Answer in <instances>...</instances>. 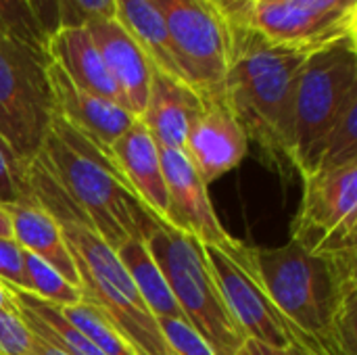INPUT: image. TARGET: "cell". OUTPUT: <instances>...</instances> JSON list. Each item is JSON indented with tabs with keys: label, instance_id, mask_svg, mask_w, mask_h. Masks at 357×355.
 Wrapping results in <instances>:
<instances>
[{
	"label": "cell",
	"instance_id": "13",
	"mask_svg": "<svg viewBox=\"0 0 357 355\" xmlns=\"http://www.w3.org/2000/svg\"><path fill=\"white\" fill-rule=\"evenodd\" d=\"M203 111L186 136L184 153L199 178L209 186L247 157L249 138L222 96L203 98Z\"/></svg>",
	"mask_w": 357,
	"mask_h": 355
},
{
	"label": "cell",
	"instance_id": "26",
	"mask_svg": "<svg viewBox=\"0 0 357 355\" xmlns=\"http://www.w3.org/2000/svg\"><path fill=\"white\" fill-rule=\"evenodd\" d=\"M59 27H84L96 19L115 17V0H54Z\"/></svg>",
	"mask_w": 357,
	"mask_h": 355
},
{
	"label": "cell",
	"instance_id": "36",
	"mask_svg": "<svg viewBox=\"0 0 357 355\" xmlns=\"http://www.w3.org/2000/svg\"><path fill=\"white\" fill-rule=\"evenodd\" d=\"M0 312H17V303L10 295V289L2 278H0Z\"/></svg>",
	"mask_w": 357,
	"mask_h": 355
},
{
	"label": "cell",
	"instance_id": "7",
	"mask_svg": "<svg viewBox=\"0 0 357 355\" xmlns=\"http://www.w3.org/2000/svg\"><path fill=\"white\" fill-rule=\"evenodd\" d=\"M357 94V40H343L312 52L295 86V172L318 169L324 140L345 103Z\"/></svg>",
	"mask_w": 357,
	"mask_h": 355
},
{
	"label": "cell",
	"instance_id": "25",
	"mask_svg": "<svg viewBox=\"0 0 357 355\" xmlns=\"http://www.w3.org/2000/svg\"><path fill=\"white\" fill-rule=\"evenodd\" d=\"M0 36L17 38L46 50V33L27 0H0Z\"/></svg>",
	"mask_w": 357,
	"mask_h": 355
},
{
	"label": "cell",
	"instance_id": "27",
	"mask_svg": "<svg viewBox=\"0 0 357 355\" xmlns=\"http://www.w3.org/2000/svg\"><path fill=\"white\" fill-rule=\"evenodd\" d=\"M161 335L174 355H215L201 335L186 322L176 318H157Z\"/></svg>",
	"mask_w": 357,
	"mask_h": 355
},
{
	"label": "cell",
	"instance_id": "5",
	"mask_svg": "<svg viewBox=\"0 0 357 355\" xmlns=\"http://www.w3.org/2000/svg\"><path fill=\"white\" fill-rule=\"evenodd\" d=\"M144 241L186 322L215 355H238L247 339L224 305L203 243L157 216Z\"/></svg>",
	"mask_w": 357,
	"mask_h": 355
},
{
	"label": "cell",
	"instance_id": "17",
	"mask_svg": "<svg viewBox=\"0 0 357 355\" xmlns=\"http://www.w3.org/2000/svg\"><path fill=\"white\" fill-rule=\"evenodd\" d=\"M109 157L136 199L151 213L167 220V186L163 178L159 144L138 117L113 142Z\"/></svg>",
	"mask_w": 357,
	"mask_h": 355
},
{
	"label": "cell",
	"instance_id": "37",
	"mask_svg": "<svg viewBox=\"0 0 357 355\" xmlns=\"http://www.w3.org/2000/svg\"><path fill=\"white\" fill-rule=\"evenodd\" d=\"M0 236H13V228H10V216L4 203H0Z\"/></svg>",
	"mask_w": 357,
	"mask_h": 355
},
{
	"label": "cell",
	"instance_id": "1",
	"mask_svg": "<svg viewBox=\"0 0 357 355\" xmlns=\"http://www.w3.org/2000/svg\"><path fill=\"white\" fill-rule=\"evenodd\" d=\"M234 253L289 322L295 343L318 355H357V249L314 255L295 243Z\"/></svg>",
	"mask_w": 357,
	"mask_h": 355
},
{
	"label": "cell",
	"instance_id": "11",
	"mask_svg": "<svg viewBox=\"0 0 357 355\" xmlns=\"http://www.w3.org/2000/svg\"><path fill=\"white\" fill-rule=\"evenodd\" d=\"M249 25L272 44L316 52L343 40H357V8L324 13L287 0H257Z\"/></svg>",
	"mask_w": 357,
	"mask_h": 355
},
{
	"label": "cell",
	"instance_id": "6",
	"mask_svg": "<svg viewBox=\"0 0 357 355\" xmlns=\"http://www.w3.org/2000/svg\"><path fill=\"white\" fill-rule=\"evenodd\" d=\"M48 52L0 36V140L27 167L44 149L56 115Z\"/></svg>",
	"mask_w": 357,
	"mask_h": 355
},
{
	"label": "cell",
	"instance_id": "4",
	"mask_svg": "<svg viewBox=\"0 0 357 355\" xmlns=\"http://www.w3.org/2000/svg\"><path fill=\"white\" fill-rule=\"evenodd\" d=\"M40 155L111 249L117 251L128 239L146 236L155 213L136 199L113 159L61 115H54Z\"/></svg>",
	"mask_w": 357,
	"mask_h": 355
},
{
	"label": "cell",
	"instance_id": "33",
	"mask_svg": "<svg viewBox=\"0 0 357 355\" xmlns=\"http://www.w3.org/2000/svg\"><path fill=\"white\" fill-rule=\"evenodd\" d=\"M287 2H293L297 6H305V8H312V10H324V13L357 8V0H287Z\"/></svg>",
	"mask_w": 357,
	"mask_h": 355
},
{
	"label": "cell",
	"instance_id": "21",
	"mask_svg": "<svg viewBox=\"0 0 357 355\" xmlns=\"http://www.w3.org/2000/svg\"><path fill=\"white\" fill-rule=\"evenodd\" d=\"M117 257L121 259L123 268L128 270L136 291L140 293L149 312L157 318H176L186 320L180 305L176 303L163 272L159 270L157 262L153 259L149 245L142 236L128 239L119 249Z\"/></svg>",
	"mask_w": 357,
	"mask_h": 355
},
{
	"label": "cell",
	"instance_id": "10",
	"mask_svg": "<svg viewBox=\"0 0 357 355\" xmlns=\"http://www.w3.org/2000/svg\"><path fill=\"white\" fill-rule=\"evenodd\" d=\"M236 247V245H234ZM213 245H203L211 276L224 299V305L245 339L287 349L295 343L289 322L268 299L251 270L234 253Z\"/></svg>",
	"mask_w": 357,
	"mask_h": 355
},
{
	"label": "cell",
	"instance_id": "8",
	"mask_svg": "<svg viewBox=\"0 0 357 355\" xmlns=\"http://www.w3.org/2000/svg\"><path fill=\"white\" fill-rule=\"evenodd\" d=\"M291 243L328 255L357 249V161L303 178V197Z\"/></svg>",
	"mask_w": 357,
	"mask_h": 355
},
{
	"label": "cell",
	"instance_id": "12",
	"mask_svg": "<svg viewBox=\"0 0 357 355\" xmlns=\"http://www.w3.org/2000/svg\"><path fill=\"white\" fill-rule=\"evenodd\" d=\"M163 178L167 186V224L195 236L203 245H213L224 251L236 241L220 224L207 195L205 182L180 149H161Z\"/></svg>",
	"mask_w": 357,
	"mask_h": 355
},
{
	"label": "cell",
	"instance_id": "24",
	"mask_svg": "<svg viewBox=\"0 0 357 355\" xmlns=\"http://www.w3.org/2000/svg\"><path fill=\"white\" fill-rule=\"evenodd\" d=\"M349 161H357V94L345 103L341 115L331 128L322 146L318 169H333Z\"/></svg>",
	"mask_w": 357,
	"mask_h": 355
},
{
	"label": "cell",
	"instance_id": "31",
	"mask_svg": "<svg viewBox=\"0 0 357 355\" xmlns=\"http://www.w3.org/2000/svg\"><path fill=\"white\" fill-rule=\"evenodd\" d=\"M228 27L234 25H249L251 10L257 0H203Z\"/></svg>",
	"mask_w": 357,
	"mask_h": 355
},
{
	"label": "cell",
	"instance_id": "19",
	"mask_svg": "<svg viewBox=\"0 0 357 355\" xmlns=\"http://www.w3.org/2000/svg\"><path fill=\"white\" fill-rule=\"evenodd\" d=\"M46 52L61 71L82 90L115 100L123 107V100L100 59V52L88 31V27H59L46 42Z\"/></svg>",
	"mask_w": 357,
	"mask_h": 355
},
{
	"label": "cell",
	"instance_id": "3",
	"mask_svg": "<svg viewBox=\"0 0 357 355\" xmlns=\"http://www.w3.org/2000/svg\"><path fill=\"white\" fill-rule=\"evenodd\" d=\"M27 192L54 218L73 259L84 301L102 314L138 355H174L117 251L61 188L42 155L25 167Z\"/></svg>",
	"mask_w": 357,
	"mask_h": 355
},
{
	"label": "cell",
	"instance_id": "38",
	"mask_svg": "<svg viewBox=\"0 0 357 355\" xmlns=\"http://www.w3.org/2000/svg\"><path fill=\"white\" fill-rule=\"evenodd\" d=\"M238 355H251V354H249V352H247V349H245V347H243V349H241V352H238Z\"/></svg>",
	"mask_w": 357,
	"mask_h": 355
},
{
	"label": "cell",
	"instance_id": "14",
	"mask_svg": "<svg viewBox=\"0 0 357 355\" xmlns=\"http://www.w3.org/2000/svg\"><path fill=\"white\" fill-rule=\"evenodd\" d=\"M48 77L54 94L56 115H61L79 134L109 155L113 142L132 126L136 117L119 103L77 88L54 61H48Z\"/></svg>",
	"mask_w": 357,
	"mask_h": 355
},
{
	"label": "cell",
	"instance_id": "15",
	"mask_svg": "<svg viewBox=\"0 0 357 355\" xmlns=\"http://www.w3.org/2000/svg\"><path fill=\"white\" fill-rule=\"evenodd\" d=\"M86 27L123 100V107L134 117H140L149 98L153 71L146 54L115 19H96Z\"/></svg>",
	"mask_w": 357,
	"mask_h": 355
},
{
	"label": "cell",
	"instance_id": "32",
	"mask_svg": "<svg viewBox=\"0 0 357 355\" xmlns=\"http://www.w3.org/2000/svg\"><path fill=\"white\" fill-rule=\"evenodd\" d=\"M31 10L36 13L42 31L46 33V38H50L56 29H59V17H56V4L54 0H27Z\"/></svg>",
	"mask_w": 357,
	"mask_h": 355
},
{
	"label": "cell",
	"instance_id": "30",
	"mask_svg": "<svg viewBox=\"0 0 357 355\" xmlns=\"http://www.w3.org/2000/svg\"><path fill=\"white\" fill-rule=\"evenodd\" d=\"M0 278L21 291H27L23 247L13 236H0Z\"/></svg>",
	"mask_w": 357,
	"mask_h": 355
},
{
	"label": "cell",
	"instance_id": "2",
	"mask_svg": "<svg viewBox=\"0 0 357 355\" xmlns=\"http://www.w3.org/2000/svg\"><path fill=\"white\" fill-rule=\"evenodd\" d=\"M312 52L278 46L253 25L228 27L222 100L282 178L295 172V86Z\"/></svg>",
	"mask_w": 357,
	"mask_h": 355
},
{
	"label": "cell",
	"instance_id": "18",
	"mask_svg": "<svg viewBox=\"0 0 357 355\" xmlns=\"http://www.w3.org/2000/svg\"><path fill=\"white\" fill-rule=\"evenodd\" d=\"M10 216L13 239L29 253L54 268L67 282L79 289V278L54 218L27 192L15 203L6 205Z\"/></svg>",
	"mask_w": 357,
	"mask_h": 355
},
{
	"label": "cell",
	"instance_id": "16",
	"mask_svg": "<svg viewBox=\"0 0 357 355\" xmlns=\"http://www.w3.org/2000/svg\"><path fill=\"white\" fill-rule=\"evenodd\" d=\"M203 105V96L184 80L153 69L149 98L138 119L161 149L184 151L186 136L201 115Z\"/></svg>",
	"mask_w": 357,
	"mask_h": 355
},
{
	"label": "cell",
	"instance_id": "20",
	"mask_svg": "<svg viewBox=\"0 0 357 355\" xmlns=\"http://www.w3.org/2000/svg\"><path fill=\"white\" fill-rule=\"evenodd\" d=\"M142 48L153 69L180 77L161 8L155 0H115L113 17Z\"/></svg>",
	"mask_w": 357,
	"mask_h": 355
},
{
	"label": "cell",
	"instance_id": "35",
	"mask_svg": "<svg viewBox=\"0 0 357 355\" xmlns=\"http://www.w3.org/2000/svg\"><path fill=\"white\" fill-rule=\"evenodd\" d=\"M29 333H31V331H29ZM31 349H33V355H69L65 354L61 347H56V345L44 341L42 337H38V335H33V333H31Z\"/></svg>",
	"mask_w": 357,
	"mask_h": 355
},
{
	"label": "cell",
	"instance_id": "9",
	"mask_svg": "<svg viewBox=\"0 0 357 355\" xmlns=\"http://www.w3.org/2000/svg\"><path fill=\"white\" fill-rule=\"evenodd\" d=\"M182 80L203 98L222 96L228 29L203 0H155Z\"/></svg>",
	"mask_w": 357,
	"mask_h": 355
},
{
	"label": "cell",
	"instance_id": "34",
	"mask_svg": "<svg viewBox=\"0 0 357 355\" xmlns=\"http://www.w3.org/2000/svg\"><path fill=\"white\" fill-rule=\"evenodd\" d=\"M245 349L251 355H305L303 347H301L299 343H293V345L287 347V349H278V347L264 345V343H257V341L247 339V341H245Z\"/></svg>",
	"mask_w": 357,
	"mask_h": 355
},
{
	"label": "cell",
	"instance_id": "22",
	"mask_svg": "<svg viewBox=\"0 0 357 355\" xmlns=\"http://www.w3.org/2000/svg\"><path fill=\"white\" fill-rule=\"evenodd\" d=\"M59 308V305H56ZM63 318L77 331L82 333L100 354L105 355H138L134 347L115 331V326L98 314L90 303L79 301L75 305H65L59 308Z\"/></svg>",
	"mask_w": 357,
	"mask_h": 355
},
{
	"label": "cell",
	"instance_id": "29",
	"mask_svg": "<svg viewBox=\"0 0 357 355\" xmlns=\"http://www.w3.org/2000/svg\"><path fill=\"white\" fill-rule=\"evenodd\" d=\"M25 192V167L10 155L0 140V203L8 205Z\"/></svg>",
	"mask_w": 357,
	"mask_h": 355
},
{
	"label": "cell",
	"instance_id": "23",
	"mask_svg": "<svg viewBox=\"0 0 357 355\" xmlns=\"http://www.w3.org/2000/svg\"><path fill=\"white\" fill-rule=\"evenodd\" d=\"M23 270L27 278V293L48 303H54L59 308L75 305L84 301L82 289L67 282L54 268H50L46 262H42L40 257H36L25 249H23Z\"/></svg>",
	"mask_w": 357,
	"mask_h": 355
},
{
	"label": "cell",
	"instance_id": "39",
	"mask_svg": "<svg viewBox=\"0 0 357 355\" xmlns=\"http://www.w3.org/2000/svg\"><path fill=\"white\" fill-rule=\"evenodd\" d=\"M305 352V355H318V354H314V352H307V349H303Z\"/></svg>",
	"mask_w": 357,
	"mask_h": 355
},
{
	"label": "cell",
	"instance_id": "28",
	"mask_svg": "<svg viewBox=\"0 0 357 355\" xmlns=\"http://www.w3.org/2000/svg\"><path fill=\"white\" fill-rule=\"evenodd\" d=\"M0 355H33L31 333L17 312H0Z\"/></svg>",
	"mask_w": 357,
	"mask_h": 355
}]
</instances>
